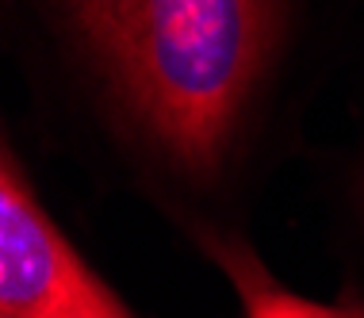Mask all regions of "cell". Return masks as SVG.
<instances>
[{
  "mask_svg": "<svg viewBox=\"0 0 364 318\" xmlns=\"http://www.w3.org/2000/svg\"><path fill=\"white\" fill-rule=\"evenodd\" d=\"M142 127L188 169L230 142L272 31V0H70Z\"/></svg>",
  "mask_w": 364,
  "mask_h": 318,
  "instance_id": "1",
  "label": "cell"
},
{
  "mask_svg": "<svg viewBox=\"0 0 364 318\" xmlns=\"http://www.w3.org/2000/svg\"><path fill=\"white\" fill-rule=\"evenodd\" d=\"M0 318H131L35 203L12 150L0 169Z\"/></svg>",
  "mask_w": 364,
  "mask_h": 318,
  "instance_id": "2",
  "label": "cell"
},
{
  "mask_svg": "<svg viewBox=\"0 0 364 318\" xmlns=\"http://www.w3.org/2000/svg\"><path fill=\"white\" fill-rule=\"evenodd\" d=\"M211 253L219 257V265L226 268L234 292L242 295L245 314L250 318H364V307L357 303H311L291 295L288 287H280L269 272L261 268V261L238 242H211Z\"/></svg>",
  "mask_w": 364,
  "mask_h": 318,
  "instance_id": "3",
  "label": "cell"
}]
</instances>
